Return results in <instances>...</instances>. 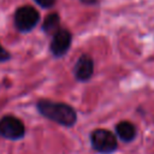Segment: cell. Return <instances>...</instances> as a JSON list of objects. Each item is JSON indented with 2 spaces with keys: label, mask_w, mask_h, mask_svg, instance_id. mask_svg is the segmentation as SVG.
<instances>
[{
  "label": "cell",
  "mask_w": 154,
  "mask_h": 154,
  "mask_svg": "<svg viewBox=\"0 0 154 154\" xmlns=\"http://www.w3.org/2000/svg\"><path fill=\"white\" fill-rule=\"evenodd\" d=\"M114 135L122 142L130 143L137 136V128H136V125L132 122L122 120V122L117 123V125L114 128Z\"/></svg>",
  "instance_id": "obj_7"
},
{
  "label": "cell",
  "mask_w": 154,
  "mask_h": 154,
  "mask_svg": "<svg viewBox=\"0 0 154 154\" xmlns=\"http://www.w3.org/2000/svg\"><path fill=\"white\" fill-rule=\"evenodd\" d=\"M34 1L42 8H52L57 2V0H34Z\"/></svg>",
  "instance_id": "obj_10"
},
{
  "label": "cell",
  "mask_w": 154,
  "mask_h": 154,
  "mask_svg": "<svg viewBox=\"0 0 154 154\" xmlns=\"http://www.w3.org/2000/svg\"><path fill=\"white\" fill-rule=\"evenodd\" d=\"M35 106L37 112L43 118L58 125L64 128H72L77 123L76 109L66 102L53 101L51 99H40Z\"/></svg>",
  "instance_id": "obj_1"
},
{
  "label": "cell",
  "mask_w": 154,
  "mask_h": 154,
  "mask_svg": "<svg viewBox=\"0 0 154 154\" xmlns=\"http://www.w3.org/2000/svg\"><path fill=\"white\" fill-rule=\"evenodd\" d=\"M41 19L40 12L31 5L19 6L13 14L14 28L19 32H30L32 31Z\"/></svg>",
  "instance_id": "obj_3"
},
{
  "label": "cell",
  "mask_w": 154,
  "mask_h": 154,
  "mask_svg": "<svg viewBox=\"0 0 154 154\" xmlns=\"http://www.w3.org/2000/svg\"><path fill=\"white\" fill-rule=\"evenodd\" d=\"M72 34L66 28H60L52 35L49 42V52L54 58H63L71 47Z\"/></svg>",
  "instance_id": "obj_5"
},
{
  "label": "cell",
  "mask_w": 154,
  "mask_h": 154,
  "mask_svg": "<svg viewBox=\"0 0 154 154\" xmlns=\"http://www.w3.org/2000/svg\"><path fill=\"white\" fill-rule=\"evenodd\" d=\"M90 147L94 152L99 154H113L118 150V138L117 136L107 129L97 128L89 134Z\"/></svg>",
  "instance_id": "obj_2"
},
{
  "label": "cell",
  "mask_w": 154,
  "mask_h": 154,
  "mask_svg": "<svg viewBox=\"0 0 154 154\" xmlns=\"http://www.w3.org/2000/svg\"><path fill=\"white\" fill-rule=\"evenodd\" d=\"M11 58H12L11 53L0 43V63L8 61V60H11Z\"/></svg>",
  "instance_id": "obj_9"
},
{
  "label": "cell",
  "mask_w": 154,
  "mask_h": 154,
  "mask_svg": "<svg viewBox=\"0 0 154 154\" xmlns=\"http://www.w3.org/2000/svg\"><path fill=\"white\" fill-rule=\"evenodd\" d=\"M60 16L59 13L57 12H52L49 14H47L43 19V23H42V31L46 32L47 35H53L55 31H58L60 29Z\"/></svg>",
  "instance_id": "obj_8"
},
{
  "label": "cell",
  "mask_w": 154,
  "mask_h": 154,
  "mask_svg": "<svg viewBox=\"0 0 154 154\" xmlns=\"http://www.w3.org/2000/svg\"><path fill=\"white\" fill-rule=\"evenodd\" d=\"M72 75L78 82H88L94 76V59L89 54H82L72 67Z\"/></svg>",
  "instance_id": "obj_6"
},
{
  "label": "cell",
  "mask_w": 154,
  "mask_h": 154,
  "mask_svg": "<svg viewBox=\"0 0 154 154\" xmlns=\"http://www.w3.org/2000/svg\"><path fill=\"white\" fill-rule=\"evenodd\" d=\"M79 2L87 6H96L100 4V0H79Z\"/></svg>",
  "instance_id": "obj_11"
},
{
  "label": "cell",
  "mask_w": 154,
  "mask_h": 154,
  "mask_svg": "<svg viewBox=\"0 0 154 154\" xmlns=\"http://www.w3.org/2000/svg\"><path fill=\"white\" fill-rule=\"evenodd\" d=\"M26 134L23 120L13 114H5L0 118V137L8 141L22 140Z\"/></svg>",
  "instance_id": "obj_4"
}]
</instances>
